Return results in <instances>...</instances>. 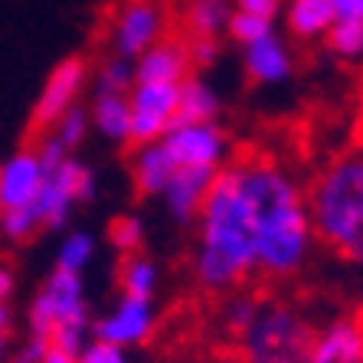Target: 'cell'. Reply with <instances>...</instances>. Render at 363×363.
Returning a JSON list of instances; mask_svg holds the SVG:
<instances>
[{"mask_svg": "<svg viewBox=\"0 0 363 363\" xmlns=\"http://www.w3.org/2000/svg\"><path fill=\"white\" fill-rule=\"evenodd\" d=\"M161 144L177 170H220L233 161V141L220 121L174 125Z\"/></svg>", "mask_w": 363, "mask_h": 363, "instance_id": "7", "label": "cell"}, {"mask_svg": "<svg viewBox=\"0 0 363 363\" xmlns=\"http://www.w3.org/2000/svg\"><path fill=\"white\" fill-rule=\"evenodd\" d=\"M26 324L33 337L50 340L66 354H82V347L92 340V311L85 301L82 275L52 269L26 308Z\"/></svg>", "mask_w": 363, "mask_h": 363, "instance_id": "5", "label": "cell"}, {"mask_svg": "<svg viewBox=\"0 0 363 363\" xmlns=\"http://www.w3.org/2000/svg\"><path fill=\"white\" fill-rule=\"evenodd\" d=\"M40 363H79V357L76 354H66V350H60V347L50 344V350H46V357H43Z\"/></svg>", "mask_w": 363, "mask_h": 363, "instance_id": "39", "label": "cell"}, {"mask_svg": "<svg viewBox=\"0 0 363 363\" xmlns=\"http://www.w3.org/2000/svg\"><path fill=\"white\" fill-rule=\"evenodd\" d=\"M233 10H242V13H252V17L275 20L281 13V0H233Z\"/></svg>", "mask_w": 363, "mask_h": 363, "instance_id": "33", "label": "cell"}, {"mask_svg": "<svg viewBox=\"0 0 363 363\" xmlns=\"http://www.w3.org/2000/svg\"><path fill=\"white\" fill-rule=\"evenodd\" d=\"M255 210H259V269L255 279L281 285L295 279L314 252V229L308 216L304 184L288 164L269 154H242Z\"/></svg>", "mask_w": 363, "mask_h": 363, "instance_id": "2", "label": "cell"}, {"mask_svg": "<svg viewBox=\"0 0 363 363\" xmlns=\"http://www.w3.org/2000/svg\"><path fill=\"white\" fill-rule=\"evenodd\" d=\"M177 174L170 154L164 151L161 141L151 144H138L135 157H131V180H135V190L141 196H161V190L167 186V180Z\"/></svg>", "mask_w": 363, "mask_h": 363, "instance_id": "17", "label": "cell"}, {"mask_svg": "<svg viewBox=\"0 0 363 363\" xmlns=\"http://www.w3.org/2000/svg\"><path fill=\"white\" fill-rule=\"evenodd\" d=\"M194 76L184 36H164L135 60V82H184Z\"/></svg>", "mask_w": 363, "mask_h": 363, "instance_id": "14", "label": "cell"}, {"mask_svg": "<svg viewBox=\"0 0 363 363\" xmlns=\"http://www.w3.org/2000/svg\"><path fill=\"white\" fill-rule=\"evenodd\" d=\"M7 334H10V308L7 301H0V360L7 354Z\"/></svg>", "mask_w": 363, "mask_h": 363, "instance_id": "38", "label": "cell"}, {"mask_svg": "<svg viewBox=\"0 0 363 363\" xmlns=\"http://www.w3.org/2000/svg\"><path fill=\"white\" fill-rule=\"evenodd\" d=\"M223 101L210 82L200 76H186L180 82V105H177V125H194V121H220Z\"/></svg>", "mask_w": 363, "mask_h": 363, "instance_id": "21", "label": "cell"}, {"mask_svg": "<svg viewBox=\"0 0 363 363\" xmlns=\"http://www.w3.org/2000/svg\"><path fill=\"white\" fill-rule=\"evenodd\" d=\"M318 324L285 298L262 295L252 324L236 337L239 363H308Z\"/></svg>", "mask_w": 363, "mask_h": 363, "instance_id": "4", "label": "cell"}, {"mask_svg": "<svg viewBox=\"0 0 363 363\" xmlns=\"http://www.w3.org/2000/svg\"><path fill=\"white\" fill-rule=\"evenodd\" d=\"M89 131H92V118H89V108H85V105H72V108L50 128V135L56 138L69 154L82 147V141L89 138Z\"/></svg>", "mask_w": 363, "mask_h": 363, "instance_id": "27", "label": "cell"}, {"mask_svg": "<svg viewBox=\"0 0 363 363\" xmlns=\"http://www.w3.org/2000/svg\"><path fill=\"white\" fill-rule=\"evenodd\" d=\"M36 229H43V226H40V216H36L33 203L0 210V236L10 239V242H26Z\"/></svg>", "mask_w": 363, "mask_h": 363, "instance_id": "28", "label": "cell"}, {"mask_svg": "<svg viewBox=\"0 0 363 363\" xmlns=\"http://www.w3.org/2000/svg\"><path fill=\"white\" fill-rule=\"evenodd\" d=\"M275 33V20H265V17H252V13H242V10H233L226 26V36L236 40L239 46H249V43L262 40V36Z\"/></svg>", "mask_w": 363, "mask_h": 363, "instance_id": "29", "label": "cell"}, {"mask_svg": "<svg viewBox=\"0 0 363 363\" xmlns=\"http://www.w3.org/2000/svg\"><path fill=\"white\" fill-rule=\"evenodd\" d=\"M85 82H89V62L82 56H69L60 66H52V72L46 76L40 95H36L33 125L50 131L72 105H79V99L85 92Z\"/></svg>", "mask_w": 363, "mask_h": 363, "instance_id": "11", "label": "cell"}, {"mask_svg": "<svg viewBox=\"0 0 363 363\" xmlns=\"http://www.w3.org/2000/svg\"><path fill=\"white\" fill-rule=\"evenodd\" d=\"M154 328H157V308L151 298L121 295L105 314L92 318V340L131 350L151 337Z\"/></svg>", "mask_w": 363, "mask_h": 363, "instance_id": "10", "label": "cell"}, {"mask_svg": "<svg viewBox=\"0 0 363 363\" xmlns=\"http://www.w3.org/2000/svg\"><path fill=\"white\" fill-rule=\"evenodd\" d=\"M79 363H135L128 357L125 347H115V344H101V340H89L79 354Z\"/></svg>", "mask_w": 363, "mask_h": 363, "instance_id": "31", "label": "cell"}, {"mask_svg": "<svg viewBox=\"0 0 363 363\" xmlns=\"http://www.w3.org/2000/svg\"><path fill=\"white\" fill-rule=\"evenodd\" d=\"M46 350H50V340L33 337V334H30V340H26L23 350H20V360L23 363H40L43 357H46Z\"/></svg>", "mask_w": 363, "mask_h": 363, "instance_id": "36", "label": "cell"}, {"mask_svg": "<svg viewBox=\"0 0 363 363\" xmlns=\"http://www.w3.org/2000/svg\"><path fill=\"white\" fill-rule=\"evenodd\" d=\"M89 118H92V131H99L105 141L131 144V105H128V95L95 92L92 105H89Z\"/></svg>", "mask_w": 363, "mask_h": 363, "instance_id": "18", "label": "cell"}, {"mask_svg": "<svg viewBox=\"0 0 363 363\" xmlns=\"http://www.w3.org/2000/svg\"><path fill=\"white\" fill-rule=\"evenodd\" d=\"M259 269V210L242 154L213 177L196 216L194 279L210 295L245 288Z\"/></svg>", "mask_w": 363, "mask_h": 363, "instance_id": "1", "label": "cell"}, {"mask_svg": "<svg viewBox=\"0 0 363 363\" xmlns=\"http://www.w3.org/2000/svg\"><path fill=\"white\" fill-rule=\"evenodd\" d=\"M220 170H177L161 190V200L167 206L170 220L177 223H196L200 206L210 194V184Z\"/></svg>", "mask_w": 363, "mask_h": 363, "instance_id": "16", "label": "cell"}, {"mask_svg": "<svg viewBox=\"0 0 363 363\" xmlns=\"http://www.w3.org/2000/svg\"><path fill=\"white\" fill-rule=\"evenodd\" d=\"M157 285H161V269H157V262H154L151 255H144V252L121 255V265H118V288H121V295L151 298V301H154Z\"/></svg>", "mask_w": 363, "mask_h": 363, "instance_id": "22", "label": "cell"}, {"mask_svg": "<svg viewBox=\"0 0 363 363\" xmlns=\"http://www.w3.org/2000/svg\"><path fill=\"white\" fill-rule=\"evenodd\" d=\"M43 177H46V167H43L36 147H20L10 157H4L0 161V210L33 203L43 186Z\"/></svg>", "mask_w": 363, "mask_h": 363, "instance_id": "13", "label": "cell"}, {"mask_svg": "<svg viewBox=\"0 0 363 363\" xmlns=\"http://www.w3.org/2000/svg\"><path fill=\"white\" fill-rule=\"evenodd\" d=\"M131 105V144L161 141L177 125L180 82H135L128 92Z\"/></svg>", "mask_w": 363, "mask_h": 363, "instance_id": "9", "label": "cell"}, {"mask_svg": "<svg viewBox=\"0 0 363 363\" xmlns=\"http://www.w3.org/2000/svg\"><path fill=\"white\" fill-rule=\"evenodd\" d=\"M13 291H17V275H13V269L0 265V301H10Z\"/></svg>", "mask_w": 363, "mask_h": 363, "instance_id": "37", "label": "cell"}, {"mask_svg": "<svg viewBox=\"0 0 363 363\" xmlns=\"http://www.w3.org/2000/svg\"><path fill=\"white\" fill-rule=\"evenodd\" d=\"M95 194H99V180H95L92 167L69 154L66 161H60L56 167L46 170L40 194L33 200L40 226L52 229V233L66 229V223L72 220V206L95 200Z\"/></svg>", "mask_w": 363, "mask_h": 363, "instance_id": "6", "label": "cell"}, {"mask_svg": "<svg viewBox=\"0 0 363 363\" xmlns=\"http://www.w3.org/2000/svg\"><path fill=\"white\" fill-rule=\"evenodd\" d=\"M259 304H262V295L252 291V288H236V291H229L226 295V304H223V330H226L229 337L236 340L249 324H252L255 311H259Z\"/></svg>", "mask_w": 363, "mask_h": 363, "instance_id": "23", "label": "cell"}, {"mask_svg": "<svg viewBox=\"0 0 363 363\" xmlns=\"http://www.w3.org/2000/svg\"><path fill=\"white\" fill-rule=\"evenodd\" d=\"M242 66L249 72V79L259 85H279L285 79H291V72H295L291 50L279 33H269L262 40L242 46Z\"/></svg>", "mask_w": 363, "mask_h": 363, "instance_id": "15", "label": "cell"}, {"mask_svg": "<svg viewBox=\"0 0 363 363\" xmlns=\"http://www.w3.org/2000/svg\"><path fill=\"white\" fill-rule=\"evenodd\" d=\"M308 363H363V314H340L318 328Z\"/></svg>", "mask_w": 363, "mask_h": 363, "instance_id": "12", "label": "cell"}, {"mask_svg": "<svg viewBox=\"0 0 363 363\" xmlns=\"http://www.w3.org/2000/svg\"><path fill=\"white\" fill-rule=\"evenodd\" d=\"M131 85H135V60H125V56H115V52L95 72V92L128 95Z\"/></svg>", "mask_w": 363, "mask_h": 363, "instance_id": "26", "label": "cell"}, {"mask_svg": "<svg viewBox=\"0 0 363 363\" xmlns=\"http://www.w3.org/2000/svg\"><path fill=\"white\" fill-rule=\"evenodd\" d=\"M95 259V239L89 236V233H69V236H62L60 249H56V269L62 272H76V275H82L89 265H92Z\"/></svg>", "mask_w": 363, "mask_h": 363, "instance_id": "25", "label": "cell"}, {"mask_svg": "<svg viewBox=\"0 0 363 363\" xmlns=\"http://www.w3.org/2000/svg\"><path fill=\"white\" fill-rule=\"evenodd\" d=\"M170 30V13L164 0H125L108 26V46L115 56L138 60L144 50L161 43Z\"/></svg>", "mask_w": 363, "mask_h": 363, "instance_id": "8", "label": "cell"}, {"mask_svg": "<svg viewBox=\"0 0 363 363\" xmlns=\"http://www.w3.org/2000/svg\"><path fill=\"white\" fill-rule=\"evenodd\" d=\"M108 239L111 245L118 249L121 255H131V252H141L144 245V223L138 220V216H118V220L108 226Z\"/></svg>", "mask_w": 363, "mask_h": 363, "instance_id": "30", "label": "cell"}, {"mask_svg": "<svg viewBox=\"0 0 363 363\" xmlns=\"http://www.w3.org/2000/svg\"><path fill=\"white\" fill-rule=\"evenodd\" d=\"M324 43H328V50L337 60H347V62L363 60V20H334Z\"/></svg>", "mask_w": 363, "mask_h": 363, "instance_id": "24", "label": "cell"}, {"mask_svg": "<svg viewBox=\"0 0 363 363\" xmlns=\"http://www.w3.org/2000/svg\"><path fill=\"white\" fill-rule=\"evenodd\" d=\"M337 20H363V0H328Z\"/></svg>", "mask_w": 363, "mask_h": 363, "instance_id": "35", "label": "cell"}, {"mask_svg": "<svg viewBox=\"0 0 363 363\" xmlns=\"http://www.w3.org/2000/svg\"><path fill=\"white\" fill-rule=\"evenodd\" d=\"M36 154H40V161H43V167H46V170L56 167L60 161H66V157H69V151L52 135H46L40 144H36Z\"/></svg>", "mask_w": 363, "mask_h": 363, "instance_id": "34", "label": "cell"}, {"mask_svg": "<svg viewBox=\"0 0 363 363\" xmlns=\"http://www.w3.org/2000/svg\"><path fill=\"white\" fill-rule=\"evenodd\" d=\"M186 50H190V66L194 69H210L220 60V40H186Z\"/></svg>", "mask_w": 363, "mask_h": 363, "instance_id": "32", "label": "cell"}, {"mask_svg": "<svg viewBox=\"0 0 363 363\" xmlns=\"http://www.w3.org/2000/svg\"><path fill=\"white\" fill-rule=\"evenodd\" d=\"M233 17V0H186L180 23L186 40H220Z\"/></svg>", "mask_w": 363, "mask_h": 363, "instance_id": "19", "label": "cell"}, {"mask_svg": "<svg viewBox=\"0 0 363 363\" xmlns=\"http://www.w3.org/2000/svg\"><path fill=\"white\" fill-rule=\"evenodd\" d=\"M314 242L350 265H363V144H350L304 184Z\"/></svg>", "mask_w": 363, "mask_h": 363, "instance_id": "3", "label": "cell"}, {"mask_svg": "<svg viewBox=\"0 0 363 363\" xmlns=\"http://www.w3.org/2000/svg\"><path fill=\"white\" fill-rule=\"evenodd\" d=\"M334 7L328 0H288L285 7V26L288 33L301 43H318L330 33L334 26Z\"/></svg>", "mask_w": 363, "mask_h": 363, "instance_id": "20", "label": "cell"}, {"mask_svg": "<svg viewBox=\"0 0 363 363\" xmlns=\"http://www.w3.org/2000/svg\"><path fill=\"white\" fill-rule=\"evenodd\" d=\"M0 363H23V360H20V357H13V360H0Z\"/></svg>", "mask_w": 363, "mask_h": 363, "instance_id": "40", "label": "cell"}]
</instances>
